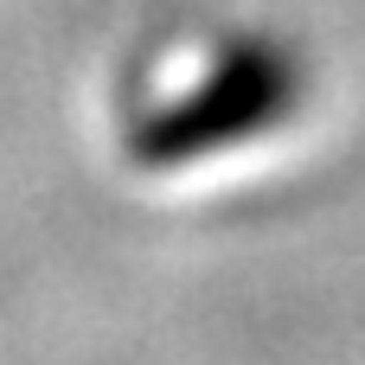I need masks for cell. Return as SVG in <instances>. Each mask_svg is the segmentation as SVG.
Segmentation results:
<instances>
[{"mask_svg":"<svg viewBox=\"0 0 365 365\" xmlns=\"http://www.w3.org/2000/svg\"><path fill=\"white\" fill-rule=\"evenodd\" d=\"M295 103H302L295 58L282 45H269V38H244L186 96L141 115L128 148H135L141 167H186V160L225 154V148H237L250 135H269Z\"/></svg>","mask_w":365,"mask_h":365,"instance_id":"1","label":"cell"}]
</instances>
